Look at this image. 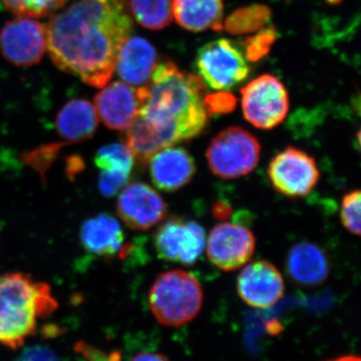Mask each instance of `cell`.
<instances>
[{
    "label": "cell",
    "mask_w": 361,
    "mask_h": 361,
    "mask_svg": "<svg viewBox=\"0 0 361 361\" xmlns=\"http://www.w3.org/2000/svg\"><path fill=\"white\" fill-rule=\"evenodd\" d=\"M214 211H215V215L217 216V217H226V216L230 213L231 209L226 208L225 205H219V204H218L217 207L214 209Z\"/></svg>",
    "instance_id": "32"
},
{
    "label": "cell",
    "mask_w": 361,
    "mask_h": 361,
    "mask_svg": "<svg viewBox=\"0 0 361 361\" xmlns=\"http://www.w3.org/2000/svg\"><path fill=\"white\" fill-rule=\"evenodd\" d=\"M237 291L242 300L252 307L269 308L284 295L283 277L269 261H255L240 273Z\"/></svg>",
    "instance_id": "14"
},
{
    "label": "cell",
    "mask_w": 361,
    "mask_h": 361,
    "mask_svg": "<svg viewBox=\"0 0 361 361\" xmlns=\"http://www.w3.org/2000/svg\"><path fill=\"white\" fill-rule=\"evenodd\" d=\"M9 13L20 18H39L59 11L68 0H0Z\"/></svg>",
    "instance_id": "24"
},
{
    "label": "cell",
    "mask_w": 361,
    "mask_h": 361,
    "mask_svg": "<svg viewBox=\"0 0 361 361\" xmlns=\"http://www.w3.org/2000/svg\"><path fill=\"white\" fill-rule=\"evenodd\" d=\"M99 123L94 104L85 99H71L56 116V130L66 144L87 141L94 135Z\"/></svg>",
    "instance_id": "19"
},
{
    "label": "cell",
    "mask_w": 361,
    "mask_h": 361,
    "mask_svg": "<svg viewBox=\"0 0 361 361\" xmlns=\"http://www.w3.org/2000/svg\"><path fill=\"white\" fill-rule=\"evenodd\" d=\"M16 361H61V360L51 348L37 345L25 349Z\"/></svg>",
    "instance_id": "30"
},
{
    "label": "cell",
    "mask_w": 361,
    "mask_h": 361,
    "mask_svg": "<svg viewBox=\"0 0 361 361\" xmlns=\"http://www.w3.org/2000/svg\"><path fill=\"white\" fill-rule=\"evenodd\" d=\"M158 63L155 47L142 37H130L118 51L115 71L123 82L140 87L148 84Z\"/></svg>",
    "instance_id": "16"
},
{
    "label": "cell",
    "mask_w": 361,
    "mask_h": 361,
    "mask_svg": "<svg viewBox=\"0 0 361 361\" xmlns=\"http://www.w3.org/2000/svg\"><path fill=\"white\" fill-rule=\"evenodd\" d=\"M329 361H360V358L358 357V356L348 355L342 356V357L336 358V360Z\"/></svg>",
    "instance_id": "33"
},
{
    "label": "cell",
    "mask_w": 361,
    "mask_h": 361,
    "mask_svg": "<svg viewBox=\"0 0 361 361\" xmlns=\"http://www.w3.org/2000/svg\"><path fill=\"white\" fill-rule=\"evenodd\" d=\"M195 63L204 85L224 92L244 82L250 71L243 52L231 40L225 39L203 45L197 52Z\"/></svg>",
    "instance_id": "6"
},
{
    "label": "cell",
    "mask_w": 361,
    "mask_h": 361,
    "mask_svg": "<svg viewBox=\"0 0 361 361\" xmlns=\"http://www.w3.org/2000/svg\"><path fill=\"white\" fill-rule=\"evenodd\" d=\"M130 14L149 30H161L174 20V0H129Z\"/></svg>",
    "instance_id": "21"
},
{
    "label": "cell",
    "mask_w": 361,
    "mask_h": 361,
    "mask_svg": "<svg viewBox=\"0 0 361 361\" xmlns=\"http://www.w3.org/2000/svg\"><path fill=\"white\" fill-rule=\"evenodd\" d=\"M94 97L97 115L108 129L125 132L130 127L144 102V85L133 87L127 82L106 84Z\"/></svg>",
    "instance_id": "12"
},
{
    "label": "cell",
    "mask_w": 361,
    "mask_h": 361,
    "mask_svg": "<svg viewBox=\"0 0 361 361\" xmlns=\"http://www.w3.org/2000/svg\"><path fill=\"white\" fill-rule=\"evenodd\" d=\"M241 96L244 118L257 129H274L288 115V92L274 75L254 78L241 90Z\"/></svg>",
    "instance_id": "7"
},
{
    "label": "cell",
    "mask_w": 361,
    "mask_h": 361,
    "mask_svg": "<svg viewBox=\"0 0 361 361\" xmlns=\"http://www.w3.org/2000/svg\"><path fill=\"white\" fill-rule=\"evenodd\" d=\"M47 49V27L32 18L7 21L0 30V51L14 66L37 65Z\"/></svg>",
    "instance_id": "10"
},
{
    "label": "cell",
    "mask_w": 361,
    "mask_h": 361,
    "mask_svg": "<svg viewBox=\"0 0 361 361\" xmlns=\"http://www.w3.org/2000/svg\"><path fill=\"white\" fill-rule=\"evenodd\" d=\"M203 299L198 280L183 270L161 273L149 292L152 312L161 324L170 327L192 322L200 312Z\"/></svg>",
    "instance_id": "4"
},
{
    "label": "cell",
    "mask_w": 361,
    "mask_h": 361,
    "mask_svg": "<svg viewBox=\"0 0 361 361\" xmlns=\"http://www.w3.org/2000/svg\"><path fill=\"white\" fill-rule=\"evenodd\" d=\"M206 245L205 231L195 221L180 217L168 218L154 235V247L161 260L193 265Z\"/></svg>",
    "instance_id": "9"
},
{
    "label": "cell",
    "mask_w": 361,
    "mask_h": 361,
    "mask_svg": "<svg viewBox=\"0 0 361 361\" xmlns=\"http://www.w3.org/2000/svg\"><path fill=\"white\" fill-rule=\"evenodd\" d=\"M116 211L130 229H151L167 215L168 206L161 195L148 184L134 182L120 192Z\"/></svg>",
    "instance_id": "13"
},
{
    "label": "cell",
    "mask_w": 361,
    "mask_h": 361,
    "mask_svg": "<svg viewBox=\"0 0 361 361\" xmlns=\"http://www.w3.org/2000/svg\"><path fill=\"white\" fill-rule=\"evenodd\" d=\"M261 156L260 142L240 127L223 130L211 141L206 152L209 168L222 179H237L250 174Z\"/></svg>",
    "instance_id": "5"
},
{
    "label": "cell",
    "mask_w": 361,
    "mask_h": 361,
    "mask_svg": "<svg viewBox=\"0 0 361 361\" xmlns=\"http://www.w3.org/2000/svg\"><path fill=\"white\" fill-rule=\"evenodd\" d=\"M130 361H170L161 353H141L135 355Z\"/></svg>",
    "instance_id": "31"
},
{
    "label": "cell",
    "mask_w": 361,
    "mask_h": 361,
    "mask_svg": "<svg viewBox=\"0 0 361 361\" xmlns=\"http://www.w3.org/2000/svg\"><path fill=\"white\" fill-rule=\"evenodd\" d=\"M255 247V236L245 226L222 223L211 230L207 254L216 267L234 271L249 262Z\"/></svg>",
    "instance_id": "11"
},
{
    "label": "cell",
    "mask_w": 361,
    "mask_h": 361,
    "mask_svg": "<svg viewBox=\"0 0 361 361\" xmlns=\"http://www.w3.org/2000/svg\"><path fill=\"white\" fill-rule=\"evenodd\" d=\"M133 28L129 0H78L49 21L47 49L59 70L102 89Z\"/></svg>",
    "instance_id": "1"
},
{
    "label": "cell",
    "mask_w": 361,
    "mask_h": 361,
    "mask_svg": "<svg viewBox=\"0 0 361 361\" xmlns=\"http://www.w3.org/2000/svg\"><path fill=\"white\" fill-rule=\"evenodd\" d=\"M272 18L270 7L252 4L233 11L223 23V30L232 35H252L266 27Z\"/></svg>",
    "instance_id": "22"
},
{
    "label": "cell",
    "mask_w": 361,
    "mask_h": 361,
    "mask_svg": "<svg viewBox=\"0 0 361 361\" xmlns=\"http://www.w3.org/2000/svg\"><path fill=\"white\" fill-rule=\"evenodd\" d=\"M58 306L49 284L23 273L0 275V344L21 348Z\"/></svg>",
    "instance_id": "3"
},
{
    "label": "cell",
    "mask_w": 361,
    "mask_h": 361,
    "mask_svg": "<svg viewBox=\"0 0 361 361\" xmlns=\"http://www.w3.org/2000/svg\"><path fill=\"white\" fill-rule=\"evenodd\" d=\"M75 350L87 361H122V353L120 351L106 353L82 341L75 344Z\"/></svg>",
    "instance_id": "28"
},
{
    "label": "cell",
    "mask_w": 361,
    "mask_h": 361,
    "mask_svg": "<svg viewBox=\"0 0 361 361\" xmlns=\"http://www.w3.org/2000/svg\"><path fill=\"white\" fill-rule=\"evenodd\" d=\"M236 99L231 94L220 90L218 94L205 97V104L209 114H227L234 110Z\"/></svg>",
    "instance_id": "29"
},
{
    "label": "cell",
    "mask_w": 361,
    "mask_h": 361,
    "mask_svg": "<svg viewBox=\"0 0 361 361\" xmlns=\"http://www.w3.org/2000/svg\"><path fill=\"white\" fill-rule=\"evenodd\" d=\"M360 190L349 192L343 197L341 207L342 225L351 234L360 235Z\"/></svg>",
    "instance_id": "26"
},
{
    "label": "cell",
    "mask_w": 361,
    "mask_h": 361,
    "mask_svg": "<svg viewBox=\"0 0 361 361\" xmlns=\"http://www.w3.org/2000/svg\"><path fill=\"white\" fill-rule=\"evenodd\" d=\"M80 242L85 251L97 257H121L127 249L122 226L109 214L85 220L80 228Z\"/></svg>",
    "instance_id": "17"
},
{
    "label": "cell",
    "mask_w": 361,
    "mask_h": 361,
    "mask_svg": "<svg viewBox=\"0 0 361 361\" xmlns=\"http://www.w3.org/2000/svg\"><path fill=\"white\" fill-rule=\"evenodd\" d=\"M94 163L101 171L130 175L135 158L125 142H114L97 149Z\"/></svg>",
    "instance_id": "23"
},
{
    "label": "cell",
    "mask_w": 361,
    "mask_h": 361,
    "mask_svg": "<svg viewBox=\"0 0 361 361\" xmlns=\"http://www.w3.org/2000/svg\"><path fill=\"white\" fill-rule=\"evenodd\" d=\"M277 39L274 26H268L247 37L243 42L246 58L252 63L260 61L269 54L271 47Z\"/></svg>",
    "instance_id": "25"
},
{
    "label": "cell",
    "mask_w": 361,
    "mask_h": 361,
    "mask_svg": "<svg viewBox=\"0 0 361 361\" xmlns=\"http://www.w3.org/2000/svg\"><path fill=\"white\" fill-rule=\"evenodd\" d=\"M144 92L139 115L157 126L171 146L198 137L208 127L205 85L173 61L157 63Z\"/></svg>",
    "instance_id": "2"
},
{
    "label": "cell",
    "mask_w": 361,
    "mask_h": 361,
    "mask_svg": "<svg viewBox=\"0 0 361 361\" xmlns=\"http://www.w3.org/2000/svg\"><path fill=\"white\" fill-rule=\"evenodd\" d=\"M267 173L275 191L290 198L307 196L320 179L315 159L294 147L278 153L271 160Z\"/></svg>",
    "instance_id": "8"
},
{
    "label": "cell",
    "mask_w": 361,
    "mask_h": 361,
    "mask_svg": "<svg viewBox=\"0 0 361 361\" xmlns=\"http://www.w3.org/2000/svg\"><path fill=\"white\" fill-rule=\"evenodd\" d=\"M130 176L123 173L102 171L99 179V191L106 197L115 196L127 186Z\"/></svg>",
    "instance_id": "27"
},
{
    "label": "cell",
    "mask_w": 361,
    "mask_h": 361,
    "mask_svg": "<svg viewBox=\"0 0 361 361\" xmlns=\"http://www.w3.org/2000/svg\"><path fill=\"white\" fill-rule=\"evenodd\" d=\"M223 0H174V18L188 32H222Z\"/></svg>",
    "instance_id": "20"
},
{
    "label": "cell",
    "mask_w": 361,
    "mask_h": 361,
    "mask_svg": "<svg viewBox=\"0 0 361 361\" xmlns=\"http://www.w3.org/2000/svg\"><path fill=\"white\" fill-rule=\"evenodd\" d=\"M329 268L327 254L312 242L295 244L287 256V273L293 281L304 286H317L326 281Z\"/></svg>",
    "instance_id": "18"
},
{
    "label": "cell",
    "mask_w": 361,
    "mask_h": 361,
    "mask_svg": "<svg viewBox=\"0 0 361 361\" xmlns=\"http://www.w3.org/2000/svg\"><path fill=\"white\" fill-rule=\"evenodd\" d=\"M149 175L159 190L173 193L186 186L197 172L195 159L183 147L171 146L152 157Z\"/></svg>",
    "instance_id": "15"
}]
</instances>
